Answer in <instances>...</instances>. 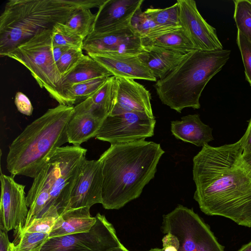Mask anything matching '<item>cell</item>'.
<instances>
[{
	"instance_id": "2",
	"label": "cell",
	"mask_w": 251,
	"mask_h": 251,
	"mask_svg": "<svg viewBox=\"0 0 251 251\" xmlns=\"http://www.w3.org/2000/svg\"><path fill=\"white\" fill-rule=\"evenodd\" d=\"M164 152L160 144L145 140L111 144L99 159L103 207L119 209L138 198L154 177Z\"/></svg>"
},
{
	"instance_id": "30",
	"label": "cell",
	"mask_w": 251,
	"mask_h": 251,
	"mask_svg": "<svg viewBox=\"0 0 251 251\" xmlns=\"http://www.w3.org/2000/svg\"><path fill=\"white\" fill-rule=\"evenodd\" d=\"M130 25L141 38H152L169 32L159 26L142 11L141 7L132 16Z\"/></svg>"
},
{
	"instance_id": "13",
	"label": "cell",
	"mask_w": 251,
	"mask_h": 251,
	"mask_svg": "<svg viewBox=\"0 0 251 251\" xmlns=\"http://www.w3.org/2000/svg\"><path fill=\"white\" fill-rule=\"evenodd\" d=\"M179 21L195 48L203 51L220 50L223 47L216 29L208 24L199 12L193 0H178Z\"/></svg>"
},
{
	"instance_id": "28",
	"label": "cell",
	"mask_w": 251,
	"mask_h": 251,
	"mask_svg": "<svg viewBox=\"0 0 251 251\" xmlns=\"http://www.w3.org/2000/svg\"><path fill=\"white\" fill-rule=\"evenodd\" d=\"M63 219L55 207L49 209L41 217L33 219L21 232L50 234L62 225Z\"/></svg>"
},
{
	"instance_id": "7",
	"label": "cell",
	"mask_w": 251,
	"mask_h": 251,
	"mask_svg": "<svg viewBox=\"0 0 251 251\" xmlns=\"http://www.w3.org/2000/svg\"><path fill=\"white\" fill-rule=\"evenodd\" d=\"M51 32V29L39 32L6 56L23 65L41 88H44L59 104L65 105L60 90L62 77L52 54Z\"/></svg>"
},
{
	"instance_id": "21",
	"label": "cell",
	"mask_w": 251,
	"mask_h": 251,
	"mask_svg": "<svg viewBox=\"0 0 251 251\" xmlns=\"http://www.w3.org/2000/svg\"><path fill=\"white\" fill-rule=\"evenodd\" d=\"M111 76H113L112 74L106 68L88 55H85L77 65L61 79L60 90L64 99L65 105H67L65 94L73 84Z\"/></svg>"
},
{
	"instance_id": "20",
	"label": "cell",
	"mask_w": 251,
	"mask_h": 251,
	"mask_svg": "<svg viewBox=\"0 0 251 251\" xmlns=\"http://www.w3.org/2000/svg\"><path fill=\"white\" fill-rule=\"evenodd\" d=\"M145 51L138 56L152 75L161 79L175 68L187 54L154 46H144Z\"/></svg>"
},
{
	"instance_id": "37",
	"label": "cell",
	"mask_w": 251,
	"mask_h": 251,
	"mask_svg": "<svg viewBox=\"0 0 251 251\" xmlns=\"http://www.w3.org/2000/svg\"><path fill=\"white\" fill-rule=\"evenodd\" d=\"M163 248L167 246H174L178 250L179 247V242L177 238L175 235L167 233L163 237L162 239Z\"/></svg>"
},
{
	"instance_id": "44",
	"label": "cell",
	"mask_w": 251,
	"mask_h": 251,
	"mask_svg": "<svg viewBox=\"0 0 251 251\" xmlns=\"http://www.w3.org/2000/svg\"><path fill=\"white\" fill-rule=\"evenodd\" d=\"M148 251H162V249H158V248H153L151 249Z\"/></svg>"
},
{
	"instance_id": "31",
	"label": "cell",
	"mask_w": 251,
	"mask_h": 251,
	"mask_svg": "<svg viewBox=\"0 0 251 251\" xmlns=\"http://www.w3.org/2000/svg\"><path fill=\"white\" fill-rule=\"evenodd\" d=\"M233 18L238 31L251 43V0H236Z\"/></svg>"
},
{
	"instance_id": "17",
	"label": "cell",
	"mask_w": 251,
	"mask_h": 251,
	"mask_svg": "<svg viewBox=\"0 0 251 251\" xmlns=\"http://www.w3.org/2000/svg\"><path fill=\"white\" fill-rule=\"evenodd\" d=\"M115 77L117 92L116 102L112 111L140 112L154 118L150 92L143 85L133 79Z\"/></svg>"
},
{
	"instance_id": "27",
	"label": "cell",
	"mask_w": 251,
	"mask_h": 251,
	"mask_svg": "<svg viewBox=\"0 0 251 251\" xmlns=\"http://www.w3.org/2000/svg\"><path fill=\"white\" fill-rule=\"evenodd\" d=\"M117 92V83L116 77L111 76L95 94L87 99L95 107L108 115L115 105Z\"/></svg>"
},
{
	"instance_id": "6",
	"label": "cell",
	"mask_w": 251,
	"mask_h": 251,
	"mask_svg": "<svg viewBox=\"0 0 251 251\" xmlns=\"http://www.w3.org/2000/svg\"><path fill=\"white\" fill-rule=\"evenodd\" d=\"M86 152L80 146L58 148L34 178L27 194L44 192L50 197L41 216L52 207L57 208L59 215L66 210Z\"/></svg>"
},
{
	"instance_id": "39",
	"label": "cell",
	"mask_w": 251,
	"mask_h": 251,
	"mask_svg": "<svg viewBox=\"0 0 251 251\" xmlns=\"http://www.w3.org/2000/svg\"><path fill=\"white\" fill-rule=\"evenodd\" d=\"M69 49V48L63 46H52V54L56 63Z\"/></svg>"
},
{
	"instance_id": "11",
	"label": "cell",
	"mask_w": 251,
	"mask_h": 251,
	"mask_svg": "<svg viewBox=\"0 0 251 251\" xmlns=\"http://www.w3.org/2000/svg\"><path fill=\"white\" fill-rule=\"evenodd\" d=\"M83 50L88 54L139 55L145 51L141 38L129 25L103 32H92L83 41Z\"/></svg>"
},
{
	"instance_id": "15",
	"label": "cell",
	"mask_w": 251,
	"mask_h": 251,
	"mask_svg": "<svg viewBox=\"0 0 251 251\" xmlns=\"http://www.w3.org/2000/svg\"><path fill=\"white\" fill-rule=\"evenodd\" d=\"M107 115L93 105L87 98L75 104L67 125L68 143L80 146L96 137Z\"/></svg>"
},
{
	"instance_id": "12",
	"label": "cell",
	"mask_w": 251,
	"mask_h": 251,
	"mask_svg": "<svg viewBox=\"0 0 251 251\" xmlns=\"http://www.w3.org/2000/svg\"><path fill=\"white\" fill-rule=\"evenodd\" d=\"M0 229L22 231L27 217L25 186L16 182L12 176L0 175Z\"/></svg>"
},
{
	"instance_id": "8",
	"label": "cell",
	"mask_w": 251,
	"mask_h": 251,
	"mask_svg": "<svg viewBox=\"0 0 251 251\" xmlns=\"http://www.w3.org/2000/svg\"><path fill=\"white\" fill-rule=\"evenodd\" d=\"M161 230L177 238L178 251H225L209 226L193 208L178 204L163 215Z\"/></svg>"
},
{
	"instance_id": "40",
	"label": "cell",
	"mask_w": 251,
	"mask_h": 251,
	"mask_svg": "<svg viewBox=\"0 0 251 251\" xmlns=\"http://www.w3.org/2000/svg\"><path fill=\"white\" fill-rule=\"evenodd\" d=\"M244 167L250 176L251 177V153L243 156Z\"/></svg>"
},
{
	"instance_id": "1",
	"label": "cell",
	"mask_w": 251,
	"mask_h": 251,
	"mask_svg": "<svg viewBox=\"0 0 251 251\" xmlns=\"http://www.w3.org/2000/svg\"><path fill=\"white\" fill-rule=\"evenodd\" d=\"M242 153L240 139L219 147L204 145L193 159L194 199L204 214L251 227V177Z\"/></svg>"
},
{
	"instance_id": "32",
	"label": "cell",
	"mask_w": 251,
	"mask_h": 251,
	"mask_svg": "<svg viewBox=\"0 0 251 251\" xmlns=\"http://www.w3.org/2000/svg\"><path fill=\"white\" fill-rule=\"evenodd\" d=\"M64 24H57L51 29L52 46L83 49L84 40L69 31Z\"/></svg>"
},
{
	"instance_id": "23",
	"label": "cell",
	"mask_w": 251,
	"mask_h": 251,
	"mask_svg": "<svg viewBox=\"0 0 251 251\" xmlns=\"http://www.w3.org/2000/svg\"><path fill=\"white\" fill-rule=\"evenodd\" d=\"M144 46H154L185 54L196 50L181 27L152 38H141Z\"/></svg>"
},
{
	"instance_id": "26",
	"label": "cell",
	"mask_w": 251,
	"mask_h": 251,
	"mask_svg": "<svg viewBox=\"0 0 251 251\" xmlns=\"http://www.w3.org/2000/svg\"><path fill=\"white\" fill-rule=\"evenodd\" d=\"M144 12L159 26L168 31L181 27L179 6L177 2L171 6L163 9L151 7Z\"/></svg>"
},
{
	"instance_id": "33",
	"label": "cell",
	"mask_w": 251,
	"mask_h": 251,
	"mask_svg": "<svg viewBox=\"0 0 251 251\" xmlns=\"http://www.w3.org/2000/svg\"><path fill=\"white\" fill-rule=\"evenodd\" d=\"M82 49L69 48L56 63L62 78L66 76L84 58Z\"/></svg>"
},
{
	"instance_id": "16",
	"label": "cell",
	"mask_w": 251,
	"mask_h": 251,
	"mask_svg": "<svg viewBox=\"0 0 251 251\" xmlns=\"http://www.w3.org/2000/svg\"><path fill=\"white\" fill-rule=\"evenodd\" d=\"M143 0H106L99 8L92 32H103L128 26Z\"/></svg>"
},
{
	"instance_id": "24",
	"label": "cell",
	"mask_w": 251,
	"mask_h": 251,
	"mask_svg": "<svg viewBox=\"0 0 251 251\" xmlns=\"http://www.w3.org/2000/svg\"><path fill=\"white\" fill-rule=\"evenodd\" d=\"M96 13L88 8H80L74 11L64 24L65 27L83 40L94 30Z\"/></svg>"
},
{
	"instance_id": "34",
	"label": "cell",
	"mask_w": 251,
	"mask_h": 251,
	"mask_svg": "<svg viewBox=\"0 0 251 251\" xmlns=\"http://www.w3.org/2000/svg\"><path fill=\"white\" fill-rule=\"evenodd\" d=\"M236 40L245 68L246 78L251 86V43L238 31Z\"/></svg>"
},
{
	"instance_id": "22",
	"label": "cell",
	"mask_w": 251,
	"mask_h": 251,
	"mask_svg": "<svg viewBox=\"0 0 251 251\" xmlns=\"http://www.w3.org/2000/svg\"><path fill=\"white\" fill-rule=\"evenodd\" d=\"M90 209V207H82L65 211L60 215L63 219L62 226L49 234V239L89 232L97 221L96 217L91 216Z\"/></svg>"
},
{
	"instance_id": "9",
	"label": "cell",
	"mask_w": 251,
	"mask_h": 251,
	"mask_svg": "<svg viewBox=\"0 0 251 251\" xmlns=\"http://www.w3.org/2000/svg\"><path fill=\"white\" fill-rule=\"evenodd\" d=\"M95 217L97 221L89 232L50 238L41 251H108L123 246L105 216L98 213Z\"/></svg>"
},
{
	"instance_id": "41",
	"label": "cell",
	"mask_w": 251,
	"mask_h": 251,
	"mask_svg": "<svg viewBox=\"0 0 251 251\" xmlns=\"http://www.w3.org/2000/svg\"><path fill=\"white\" fill-rule=\"evenodd\" d=\"M238 251H251V242L242 246Z\"/></svg>"
},
{
	"instance_id": "36",
	"label": "cell",
	"mask_w": 251,
	"mask_h": 251,
	"mask_svg": "<svg viewBox=\"0 0 251 251\" xmlns=\"http://www.w3.org/2000/svg\"><path fill=\"white\" fill-rule=\"evenodd\" d=\"M240 140L243 148L242 155L251 153V118L246 131Z\"/></svg>"
},
{
	"instance_id": "43",
	"label": "cell",
	"mask_w": 251,
	"mask_h": 251,
	"mask_svg": "<svg viewBox=\"0 0 251 251\" xmlns=\"http://www.w3.org/2000/svg\"><path fill=\"white\" fill-rule=\"evenodd\" d=\"M108 251H129L124 245L121 247L115 248Z\"/></svg>"
},
{
	"instance_id": "25",
	"label": "cell",
	"mask_w": 251,
	"mask_h": 251,
	"mask_svg": "<svg viewBox=\"0 0 251 251\" xmlns=\"http://www.w3.org/2000/svg\"><path fill=\"white\" fill-rule=\"evenodd\" d=\"M109 77L92 79L73 84L65 94L67 105L73 106L95 94Z\"/></svg>"
},
{
	"instance_id": "10",
	"label": "cell",
	"mask_w": 251,
	"mask_h": 251,
	"mask_svg": "<svg viewBox=\"0 0 251 251\" xmlns=\"http://www.w3.org/2000/svg\"><path fill=\"white\" fill-rule=\"evenodd\" d=\"M156 120L140 112L113 110L104 120L96 138L111 144L126 143L151 137Z\"/></svg>"
},
{
	"instance_id": "29",
	"label": "cell",
	"mask_w": 251,
	"mask_h": 251,
	"mask_svg": "<svg viewBox=\"0 0 251 251\" xmlns=\"http://www.w3.org/2000/svg\"><path fill=\"white\" fill-rule=\"evenodd\" d=\"M14 240L10 243V251H41L49 239V234L21 232L14 233Z\"/></svg>"
},
{
	"instance_id": "42",
	"label": "cell",
	"mask_w": 251,
	"mask_h": 251,
	"mask_svg": "<svg viewBox=\"0 0 251 251\" xmlns=\"http://www.w3.org/2000/svg\"><path fill=\"white\" fill-rule=\"evenodd\" d=\"M162 249V251H178V249L174 246H167Z\"/></svg>"
},
{
	"instance_id": "3",
	"label": "cell",
	"mask_w": 251,
	"mask_h": 251,
	"mask_svg": "<svg viewBox=\"0 0 251 251\" xmlns=\"http://www.w3.org/2000/svg\"><path fill=\"white\" fill-rule=\"evenodd\" d=\"M74 108L59 104L49 109L12 141L6 157L11 176L34 178L55 150L68 142L67 125Z\"/></svg>"
},
{
	"instance_id": "14",
	"label": "cell",
	"mask_w": 251,
	"mask_h": 251,
	"mask_svg": "<svg viewBox=\"0 0 251 251\" xmlns=\"http://www.w3.org/2000/svg\"><path fill=\"white\" fill-rule=\"evenodd\" d=\"M102 182V168L100 160L86 158L72 191L66 210L82 207L91 208L94 204H101Z\"/></svg>"
},
{
	"instance_id": "35",
	"label": "cell",
	"mask_w": 251,
	"mask_h": 251,
	"mask_svg": "<svg viewBox=\"0 0 251 251\" xmlns=\"http://www.w3.org/2000/svg\"><path fill=\"white\" fill-rule=\"evenodd\" d=\"M14 102L18 110L22 114L31 116L32 114L33 108L28 98L21 92L16 93Z\"/></svg>"
},
{
	"instance_id": "38",
	"label": "cell",
	"mask_w": 251,
	"mask_h": 251,
	"mask_svg": "<svg viewBox=\"0 0 251 251\" xmlns=\"http://www.w3.org/2000/svg\"><path fill=\"white\" fill-rule=\"evenodd\" d=\"M8 231L0 229V251H10Z\"/></svg>"
},
{
	"instance_id": "5",
	"label": "cell",
	"mask_w": 251,
	"mask_h": 251,
	"mask_svg": "<svg viewBox=\"0 0 251 251\" xmlns=\"http://www.w3.org/2000/svg\"><path fill=\"white\" fill-rule=\"evenodd\" d=\"M229 50L187 53L183 60L154 85L157 94L165 105L181 113L185 108L199 109L200 98L209 81L229 58Z\"/></svg>"
},
{
	"instance_id": "4",
	"label": "cell",
	"mask_w": 251,
	"mask_h": 251,
	"mask_svg": "<svg viewBox=\"0 0 251 251\" xmlns=\"http://www.w3.org/2000/svg\"><path fill=\"white\" fill-rule=\"evenodd\" d=\"M106 0H10L0 16V55L39 32L65 23L80 8H99Z\"/></svg>"
},
{
	"instance_id": "18",
	"label": "cell",
	"mask_w": 251,
	"mask_h": 251,
	"mask_svg": "<svg viewBox=\"0 0 251 251\" xmlns=\"http://www.w3.org/2000/svg\"><path fill=\"white\" fill-rule=\"evenodd\" d=\"M95 61L116 77L130 79H143L156 81L138 55L122 56L109 54H88Z\"/></svg>"
},
{
	"instance_id": "19",
	"label": "cell",
	"mask_w": 251,
	"mask_h": 251,
	"mask_svg": "<svg viewBox=\"0 0 251 251\" xmlns=\"http://www.w3.org/2000/svg\"><path fill=\"white\" fill-rule=\"evenodd\" d=\"M171 131L176 139L198 147H202L214 139L212 129L196 114L182 117L180 121H172Z\"/></svg>"
}]
</instances>
